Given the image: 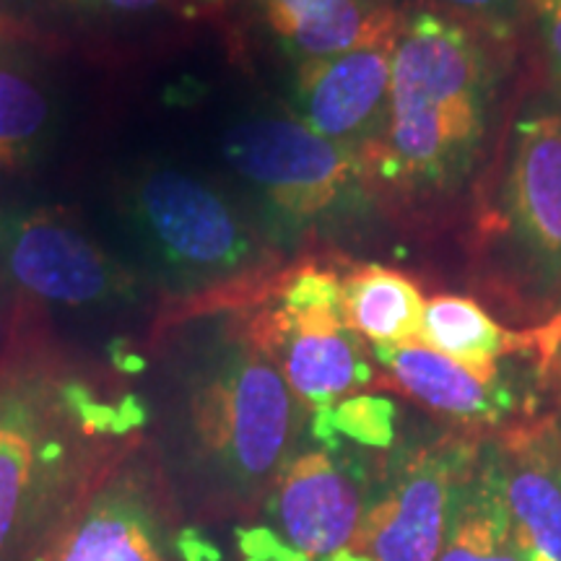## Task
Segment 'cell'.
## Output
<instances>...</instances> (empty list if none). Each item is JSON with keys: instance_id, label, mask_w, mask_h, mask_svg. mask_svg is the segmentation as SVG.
Masks as SVG:
<instances>
[{"instance_id": "6da1fadb", "label": "cell", "mask_w": 561, "mask_h": 561, "mask_svg": "<svg viewBox=\"0 0 561 561\" xmlns=\"http://www.w3.org/2000/svg\"><path fill=\"white\" fill-rule=\"evenodd\" d=\"M144 434L172 494L244 504L291 458L301 405L244 310L153 320Z\"/></svg>"}, {"instance_id": "7a4b0ae2", "label": "cell", "mask_w": 561, "mask_h": 561, "mask_svg": "<svg viewBox=\"0 0 561 561\" xmlns=\"http://www.w3.org/2000/svg\"><path fill=\"white\" fill-rule=\"evenodd\" d=\"M140 426L146 405L55 331L0 351V561H32Z\"/></svg>"}, {"instance_id": "3957f363", "label": "cell", "mask_w": 561, "mask_h": 561, "mask_svg": "<svg viewBox=\"0 0 561 561\" xmlns=\"http://www.w3.org/2000/svg\"><path fill=\"white\" fill-rule=\"evenodd\" d=\"M128 261L161 301L159 318L244 310L284 268L276 237L219 182L191 167L144 161L112 185Z\"/></svg>"}, {"instance_id": "277c9868", "label": "cell", "mask_w": 561, "mask_h": 561, "mask_svg": "<svg viewBox=\"0 0 561 561\" xmlns=\"http://www.w3.org/2000/svg\"><path fill=\"white\" fill-rule=\"evenodd\" d=\"M494 89V55L476 21L432 3L401 13L388 128L367 151L371 178L401 191L460 185L486 138Z\"/></svg>"}, {"instance_id": "5b68a950", "label": "cell", "mask_w": 561, "mask_h": 561, "mask_svg": "<svg viewBox=\"0 0 561 561\" xmlns=\"http://www.w3.org/2000/svg\"><path fill=\"white\" fill-rule=\"evenodd\" d=\"M0 174V351L62 320L159 318L136 265L76 208L21 191Z\"/></svg>"}, {"instance_id": "8992f818", "label": "cell", "mask_w": 561, "mask_h": 561, "mask_svg": "<svg viewBox=\"0 0 561 561\" xmlns=\"http://www.w3.org/2000/svg\"><path fill=\"white\" fill-rule=\"evenodd\" d=\"M221 151L231 172L250 187L284 237L320 234L362 208L369 157L318 136L297 117L261 115L224 133Z\"/></svg>"}, {"instance_id": "52a82bcc", "label": "cell", "mask_w": 561, "mask_h": 561, "mask_svg": "<svg viewBox=\"0 0 561 561\" xmlns=\"http://www.w3.org/2000/svg\"><path fill=\"white\" fill-rule=\"evenodd\" d=\"M250 310V335L276 362L301 409L314 413L312 426L371 382L364 343L343 318L341 276L331 265L305 261L280 268Z\"/></svg>"}, {"instance_id": "ba28073f", "label": "cell", "mask_w": 561, "mask_h": 561, "mask_svg": "<svg viewBox=\"0 0 561 561\" xmlns=\"http://www.w3.org/2000/svg\"><path fill=\"white\" fill-rule=\"evenodd\" d=\"M172 489L138 437L32 561H172Z\"/></svg>"}, {"instance_id": "9c48e42d", "label": "cell", "mask_w": 561, "mask_h": 561, "mask_svg": "<svg viewBox=\"0 0 561 561\" xmlns=\"http://www.w3.org/2000/svg\"><path fill=\"white\" fill-rule=\"evenodd\" d=\"M216 0H0V32L45 55L128 62L161 53Z\"/></svg>"}, {"instance_id": "30bf717a", "label": "cell", "mask_w": 561, "mask_h": 561, "mask_svg": "<svg viewBox=\"0 0 561 561\" xmlns=\"http://www.w3.org/2000/svg\"><path fill=\"white\" fill-rule=\"evenodd\" d=\"M367 481L354 460L314 447L284 462L268 489L265 525L250 533L252 561H333L359 530Z\"/></svg>"}, {"instance_id": "8fae6325", "label": "cell", "mask_w": 561, "mask_h": 561, "mask_svg": "<svg viewBox=\"0 0 561 561\" xmlns=\"http://www.w3.org/2000/svg\"><path fill=\"white\" fill-rule=\"evenodd\" d=\"M479 447L437 442L392 462L359 530L333 561H437L458 489Z\"/></svg>"}, {"instance_id": "7c38bea8", "label": "cell", "mask_w": 561, "mask_h": 561, "mask_svg": "<svg viewBox=\"0 0 561 561\" xmlns=\"http://www.w3.org/2000/svg\"><path fill=\"white\" fill-rule=\"evenodd\" d=\"M476 473L510 525L523 561H561V432L551 421L479 447Z\"/></svg>"}, {"instance_id": "4fadbf2b", "label": "cell", "mask_w": 561, "mask_h": 561, "mask_svg": "<svg viewBox=\"0 0 561 561\" xmlns=\"http://www.w3.org/2000/svg\"><path fill=\"white\" fill-rule=\"evenodd\" d=\"M502 224L543 284L561 280V110L536 102L515 123L502 182Z\"/></svg>"}, {"instance_id": "5bb4252c", "label": "cell", "mask_w": 561, "mask_h": 561, "mask_svg": "<svg viewBox=\"0 0 561 561\" xmlns=\"http://www.w3.org/2000/svg\"><path fill=\"white\" fill-rule=\"evenodd\" d=\"M392 39L301 60L294 79L297 121L351 149L369 151L380 144L390 115Z\"/></svg>"}, {"instance_id": "9a60e30c", "label": "cell", "mask_w": 561, "mask_h": 561, "mask_svg": "<svg viewBox=\"0 0 561 561\" xmlns=\"http://www.w3.org/2000/svg\"><path fill=\"white\" fill-rule=\"evenodd\" d=\"M47 55L0 37V174L39 164L58 138L60 100Z\"/></svg>"}, {"instance_id": "2e32d148", "label": "cell", "mask_w": 561, "mask_h": 561, "mask_svg": "<svg viewBox=\"0 0 561 561\" xmlns=\"http://www.w3.org/2000/svg\"><path fill=\"white\" fill-rule=\"evenodd\" d=\"M375 356L411 398L445 416L496 424L515 409V396L500 371L481 375L419 341L377 346Z\"/></svg>"}, {"instance_id": "e0dca14e", "label": "cell", "mask_w": 561, "mask_h": 561, "mask_svg": "<svg viewBox=\"0 0 561 561\" xmlns=\"http://www.w3.org/2000/svg\"><path fill=\"white\" fill-rule=\"evenodd\" d=\"M276 39L299 62L396 37L401 13L382 0H261Z\"/></svg>"}, {"instance_id": "ac0fdd59", "label": "cell", "mask_w": 561, "mask_h": 561, "mask_svg": "<svg viewBox=\"0 0 561 561\" xmlns=\"http://www.w3.org/2000/svg\"><path fill=\"white\" fill-rule=\"evenodd\" d=\"M341 305L351 331L377 348L416 341L426 301L409 276L367 263L341 278Z\"/></svg>"}, {"instance_id": "d6986e66", "label": "cell", "mask_w": 561, "mask_h": 561, "mask_svg": "<svg viewBox=\"0 0 561 561\" xmlns=\"http://www.w3.org/2000/svg\"><path fill=\"white\" fill-rule=\"evenodd\" d=\"M416 341L481 375H496V362L520 343L481 305L458 294H439L426 301Z\"/></svg>"}, {"instance_id": "ffe728a7", "label": "cell", "mask_w": 561, "mask_h": 561, "mask_svg": "<svg viewBox=\"0 0 561 561\" xmlns=\"http://www.w3.org/2000/svg\"><path fill=\"white\" fill-rule=\"evenodd\" d=\"M437 561H523L500 504L476 473V462L455 496Z\"/></svg>"}, {"instance_id": "44dd1931", "label": "cell", "mask_w": 561, "mask_h": 561, "mask_svg": "<svg viewBox=\"0 0 561 561\" xmlns=\"http://www.w3.org/2000/svg\"><path fill=\"white\" fill-rule=\"evenodd\" d=\"M392 416H396L392 403L380 398H348L312 430L322 439L333 432H343L362 445L388 447L392 442Z\"/></svg>"}, {"instance_id": "7402d4cb", "label": "cell", "mask_w": 561, "mask_h": 561, "mask_svg": "<svg viewBox=\"0 0 561 561\" xmlns=\"http://www.w3.org/2000/svg\"><path fill=\"white\" fill-rule=\"evenodd\" d=\"M538 34H541L546 66L561 94V0H536Z\"/></svg>"}, {"instance_id": "603a6c76", "label": "cell", "mask_w": 561, "mask_h": 561, "mask_svg": "<svg viewBox=\"0 0 561 561\" xmlns=\"http://www.w3.org/2000/svg\"><path fill=\"white\" fill-rule=\"evenodd\" d=\"M445 9H450L460 16L476 21V24H486L491 30H500L517 16L523 0H439Z\"/></svg>"}, {"instance_id": "cb8c5ba5", "label": "cell", "mask_w": 561, "mask_h": 561, "mask_svg": "<svg viewBox=\"0 0 561 561\" xmlns=\"http://www.w3.org/2000/svg\"><path fill=\"white\" fill-rule=\"evenodd\" d=\"M0 37H5V34H3V32H0Z\"/></svg>"}, {"instance_id": "d4e9b609", "label": "cell", "mask_w": 561, "mask_h": 561, "mask_svg": "<svg viewBox=\"0 0 561 561\" xmlns=\"http://www.w3.org/2000/svg\"><path fill=\"white\" fill-rule=\"evenodd\" d=\"M533 3H536V0H533Z\"/></svg>"}]
</instances>
